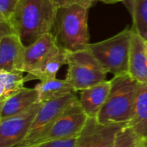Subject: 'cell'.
<instances>
[{
  "mask_svg": "<svg viewBox=\"0 0 147 147\" xmlns=\"http://www.w3.org/2000/svg\"><path fill=\"white\" fill-rule=\"evenodd\" d=\"M57 9L52 0H19L9 22L28 47L51 33Z\"/></svg>",
  "mask_w": 147,
  "mask_h": 147,
  "instance_id": "obj_1",
  "label": "cell"
},
{
  "mask_svg": "<svg viewBox=\"0 0 147 147\" xmlns=\"http://www.w3.org/2000/svg\"><path fill=\"white\" fill-rule=\"evenodd\" d=\"M89 9L80 3H73L57 9L56 17L51 31L57 46L68 52L88 48Z\"/></svg>",
  "mask_w": 147,
  "mask_h": 147,
  "instance_id": "obj_2",
  "label": "cell"
},
{
  "mask_svg": "<svg viewBox=\"0 0 147 147\" xmlns=\"http://www.w3.org/2000/svg\"><path fill=\"white\" fill-rule=\"evenodd\" d=\"M139 83L129 73L115 75L97 121L101 124H127L134 115Z\"/></svg>",
  "mask_w": 147,
  "mask_h": 147,
  "instance_id": "obj_3",
  "label": "cell"
},
{
  "mask_svg": "<svg viewBox=\"0 0 147 147\" xmlns=\"http://www.w3.org/2000/svg\"><path fill=\"white\" fill-rule=\"evenodd\" d=\"M133 28H126L114 36L90 43L89 48L108 73L115 75L128 73L129 55Z\"/></svg>",
  "mask_w": 147,
  "mask_h": 147,
  "instance_id": "obj_4",
  "label": "cell"
},
{
  "mask_svg": "<svg viewBox=\"0 0 147 147\" xmlns=\"http://www.w3.org/2000/svg\"><path fill=\"white\" fill-rule=\"evenodd\" d=\"M65 80L74 90L81 91L107 80L108 72L95 58L90 49L68 53Z\"/></svg>",
  "mask_w": 147,
  "mask_h": 147,
  "instance_id": "obj_5",
  "label": "cell"
},
{
  "mask_svg": "<svg viewBox=\"0 0 147 147\" xmlns=\"http://www.w3.org/2000/svg\"><path fill=\"white\" fill-rule=\"evenodd\" d=\"M88 115L82 109L78 97L53 122L51 127L31 146L43 142L78 137L88 121Z\"/></svg>",
  "mask_w": 147,
  "mask_h": 147,
  "instance_id": "obj_6",
  "label": "cell"
},
{
  "mask_svg": "<svg viewBox=\"0 0 147 147\" xmlns=\"http://www.w3.org/2000/svg\"><path fill=\"white\" fill-rule=\"evenodd\" d=\"M77 98V92H72L62 97L41 102L40 108L35 116L28 135L26 136L25 140L16 147L31 146L51 127L53 122Z\"/></svg>",
  "mask_w": 147,
  "mask_h": 147,
  "instance_id": "obj_7",
  "label": "cell"
},
{
  "mask_svg": "<svg viewBox=\"0 0 147 147\" xmlns=\"http://www.w3.org/2000/svg\"><path fill=\"white\" fill-rule=\"evenodd\" d=\"M40 105L39 102L23 112L0 119V147H16L25 140Z\"/></svg>",
  "mask_w": 147,
  "mask_h": 147,
  "instance_id": "obj_8",
  "label": "cell"
},
{
  "mask_svg": "<svg viewBox=\"0 0 147 147\" xmlns=\"http://www.w3.org/2000/svg\"><path fill=\"white\" fill-rule=\"evenodd\" d=\"M126 125L127 124L104 125L99 123L96 118H89L78 136L76 147H108Z\"/></svg>",
  "mask_w": 147,
  "mask_h": 147,
  "instance_id": "obj_9",
  "label": "cell"
},
{
  "mask_svg": "<svg viewBox=\"0 0 147 147\" xmlns=\"http://www.w3.org/2000/svg\"><path fill=\"white\" fill-rule=\"evenodd\" d=\"M26 47L16 34L0 37V70L22 71Z\"/></svg>",
  "mask_w": 147,
  "mask_h": 147,
  "instance_id": "obj_10",
  "label": "cell"
},
{
  "mask_svg": "<svg viewBox=\"0 0 147 147\" xmlns=\"http://www.w3.org/2000/svg\"><path fill=\"white\" fill-rule=\"evenodd\" d=\"M111 89V79L80 91V105L89 118H97Z\"/></svg>",
  "mask_w": 147,
  "mask_h": 147,
  "instance_id": "obj_11",
  "label": "cell"
},
{
  "mask_svg": "<svg viewBox=\"0 0 147 147\" xmlns=\"http://www.w3.org/2000/svg\"><path fill=\"white\" fill-rule=\"evenodd\" d=\"M145 41L134 30L129 55L128 73L140 84H147V53Z\"/></svg>",
  "mask_w": 147,
  "mask_h": 147,
  "instance_id": "obj_12",
  "label": "cell"
},
{
  "mask_svg": "<svg viewBox=\"0 0 147 147\" xmlns=\"http://www.w3.org/2000/svg\"><path fill=\"white\" fill-rule=\"evenodd\" d=\"M68 52L59 47L44 59L32 71L27 73L24 78L25 83L32 80L47 81L56 78L60 67L67 64Z\"/></svg>",
  "mask_w": 147,
  "mask_h": 147,
  "instance_id": "obj_13",
  "label": "cell"
},
{
  "mask_svg": "<svg viewBox=\"0 0 147 147\" xmlns=\"http://www.w3.org/2000/svg\"><path fill=\"white\" fill-rule=\"evenodd\" d=\"M58 47L52 33L43 35L33 44L26 47L22 71L28 73L32 71L44 59Z\"/></svg>",
  "mask_w": 147,
  "mask_h": 147,
  "instance_id": "obj_14",
  "label": "cell"
},
{
  "mask_svg": "<svg viewBox=\"0 0 147 147\" xmlns=\"http://www.w3.org/2000/svg\"><path fill=\"white\" fill-rule=\"evenodd\" d=\"M37 102H39V95L36 89L24 87L21 91L0 103V119L23 112Z\"/></svg>",
  "mask_w": 147,
  "mask_h": 147,
  "instance_id": "obj_15",
  "label": "cell"
},
{
  "mask_svg": "<svg viewBox=\"0 0 147 147\" xmlns=\"http://www.w3.org/2000/svg\"><path fill=\"white\" fill-rule=\"evenodd\" d=\"M127 125L147 144V84H139L134 115Z\"/></svg>",
  "mask_w": 147,
  "mask_h": 147,
  "instance_id": "obj_16",
  "label": "cell"
},
{
  "mask_svg": "<svg viewBox=\"0 0 147 147\" xmlns=\"http://www.w3.org/2000/svg\"><path fill=\"white\" fill-rule=\"evenodd\" d=\"M34 88L38 91L39 102H40L57 99L70 93L76 92L65 79L58 78L42 81L37 84Z\"/></svg>",
  "mask_w": 147,
  "mask_h": 147,
  "instance_id": "obj_17",
  "label": "cell"
},
{
  "mask_svg": "<svg viewBox=\"0 0 147 147\" xmlns=\"http://www.w3.org/2000/svg\"><path fill=\"white\" fill-rule=\"evenodd\" d=\"M24 72L0 70V103L16 95L24 88Z\"/></svg>",
  "mask_w": 147,
  "mask_h": 147,
  "instance_id": "obj_18",
  "label": "cell"
},
{
  "mask_svg": "<svg viewBox=\"0 0 147 147\" xmlns=\"http://www.w3.org/2000/svg\"><path fill=\"white\" fill-rule=\"evenodd\" d=\"M123 3L132 16L133 29L147 40V0H126Z\"/></svg>",
  "mask_w": 147,
  "mask_h": 147,
  "instance_id": "obj_19",
  "label": "cell"
},
{
  "mask_svg": "<svg viewBox=\"0 0 147 147\" xmlns=\"http://www.w3.org/2000/svg\"><path fill=\"white\" fill-rule=\"evenodd\" d=\"M144 143L134 129L126 125L116 134L113 142L108 147H136Z\"/></svg>",
  "mask_w": 147,
  "mask_h": 147,
  "instance_id": "obj_20",
  "label": "cell"
},
{
  "mask_svg": "<svg viewBox=\"0 0 147 147\" xmlns=\"http://www.w3.org/2000/svg\"><path fill=\"white\" fill-rule=\"evenodd\" d=\"M19 0H0V20L9 21Z\"/></svg>",
  "mask_w": 147,
  "mask_h": 147,
  "instance_id": "obj_21",
  "label": "cell"
},
{
  "mask_svg": "<svg viewBox=\"0 0 147 147\" xmlns=\"http://www.w3.org/2000/svg\"><path fill=\"white\" fill-rule=\"evenodd\" d=\"M78 137H75V138H70L65 140H58L43 142V143L35 144L26 147H76L78 144Z\"/></svg>",
  "mask_w": 147,
  "mask_h": 147,
  "instance_id": "obj_22",
  "label": "cell"
},
{
  "mask_svg": "<svg viewBox=\"0 0 147 147\" xmlns=\"http://www.w3.org/2000/svg\"><path fill=\"white\" fill-rule=\"evenodd\" d=\"M52 2L55 4L57 8L71 5L73 3H80V0H52Z\"/></svg>",
  "mask_w": 147,
  "mask_h": 147,
  "instance_id": "obj_23",
  "label": "cell"
},
{
  "mask_svg": "<svg viewBox=\"0 0 147 147\" xmlns=\"http://www.w3.org/2000/svg\"><path fill=\"white\" fill-rule=\"evenodd\" d=\"M95 1H96V0H80V3H81L82 5L85 6L86 8L90 9V8L92 6L93 3H94Z\"/></svg>",
  "mask_w": 147,
  "mask_h": 147,
  "instance_id": "obj_24",
  "label": "cell"
},
{
  "mask_svg": "<svg viewBox=\"0 0 147 147\" xmlns=\"http://www.w3.org/2000/svg\"><path fill=\"white\" fill-rule=\"evenodd\" d=\"M96 1H100L105 3H120V2H124L126 0H96Z\"/></svg>",
  "mask_w": 147,
  "mask_h": 147,
  "instance_id": "obj_25",
  "label": "cell"
},
{
  "mask_svg": "<svg viewBox=\"0 0 147 147\" xmlns=\"http://www.w3.org/2000/svg\"><path fill=\"white\" fill-rule=\"evenodd\" d=\"M136 147H146V146L145 143H141V144H140L139 146H137Z\"/></svg>",
  "mask_w": 147,
  "mask_h": 147,
  "instance_id": "obj_26",
  "label": "cell"
},
{
  "mask_svg": "<svg viewBox=\"0 0 147 147\" xmlns=\"http://www.w3.org/2000/svg\"><path fill=\"white\" fill-rule=\"evenodd\" d=\"M145 43H146V53H147V40L145 41Z\"/></svg>",
  "mask_w": 147,
  "mask_h": 147,
  "instance_id": "obj_27",
  "label": "cell"
},
{
  "mask_svg": "<svg viewBox=\"0 0 147 147\" xmlns=\"http://www.w3.org/2000/svg\"><path fill=\"white\" fill-rule=\"evenodd\" d=\"M146 147H147V144H146Z\"/></svg>",
  "mask_w": 147,
  "mask_h": 147,
  "instance_id": "obj_28",
  "label": "cell"
}]
</instances>
